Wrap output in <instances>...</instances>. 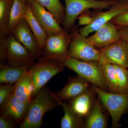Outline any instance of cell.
I'll use <instances>...</instances> for the list:
<instances>
[{
    "label": "cell",
    "instance_id": "obj_23",
    "mask_svg": "<svg viewBox=\"0 0 128 128\" xmlns=\"http://www.w3.org/2000/svg\"><path fill=\"white\" fill-rule=\"evenodd\" d=\"M44 6L50 12L60 24L64 23L66 8L60 0H34Z\"/></svg>",
    "mask_w": 128,
    "mask_h": 128
},
{
    "label": "cell",
    "instance_id": "obj_15",
    "mask_svg": "<svg viewBox=\"0 0 128 128\" xmlns=\"http://www.w3.org/2000/svg\"><path fill=\"white\" fill-rule=\"evenodd\" d=\"M98 98L97 94L92 86L69 103L76 114L85 119L94 107Z\"/></svg>",
    "mask_w": 128,
    "mask_h": 128
},
{
    "label": "cell",
    "instance_id": "obj_25",
    "mask_svg": "<svg viewBox=\"0 0 128 128\" xmlns=\"http://www.w3.org/2000/svg\"><path fill=\"white\" fill-rule=\"evenodd\" d=\"M27 1V0H14L9 20L10 34L14 28L24 18Z\"/></svg>",
    "mask_w": 128,
    "mask_h": 128
},
{
    "label": "cell",
    "instance_id": "obj_5",
    "mask_svg": "<svg viewBox=\"0 0 128 128\" xmlns=\"http://www.w3.org/2000/svg\"><path fill=\"white\" fill-rule=\"evenodd\" d=\"M78 26L74 25L70 31L71 41L68 48V57L84 61L99 62L100 53L87 39L80 34Z\"/></svg>",
    "mask_w": 128,
    "mask_h": 128
},
{
    "label": "cell",
    "instance_id": "obj_9",
    "mask_svg": "<svg viewBox=\"0 0 128 128\" xmlns=\"http://www.w3.org/2000/svg\"><path fill=\"white\" fill-rule=\"evenodd\" d=\"M128 10V0H119L106 11L95 14L92 23L79 29V32L83 36L87 37L90 34L96 32L115 17Z\"/></svg>",
    "mask_w": 128,
    "mask_h": 128
},
{
    "label": "cell",
    "instance_id": "obj_19",
    "mask_svg": "<svg viewBox=\"0 0 128 128\" xmlns=\"http://www.w3.org/2000/svg\"><path fill=\"white\" fill-rule=\"evenodd\" d=\"M56 98L60 105L62 106L64 112V116L61 119L60 128H85L84 118L76 114L72 108L70 104L60 100L56 97Z\"/></svg>",
    "mask_w": 128,
    "mask_h": 128
},
{
    "label": "cell",
    "instance_id": "obj_7",
    "mask_svg": "<svg viewBox=\"0 0 128 128\" xmlns=\"http://www.w3.org/2000/svg\"><path fill=\"white\" fill-rule=\"evenodd\" d=\"M64 67L63 64L42 58L34 62L29 68L34 85L33 98L53 76L64 71Z\"/></svg>",
    "mask_w": 128,
    "mask_h": 128
},
{
    "label": "cell",
    "instance_id": "obj_28",
    "mask_svg": "<svg viewBox=\"0 0 128 128\" xmlns=\"http://www.w3.org/2000/svg\"><path fill=\"white\" fill-rule=\"evenodd\" d=\"M118 28L128 26V10L115 17L110 21Z\"/></svg>",
    "mask_w": 128,
    "mask_h": 128
},
{
    "label": "cell",
    "instance_id": "obj_11",
    "mask_svg": "<svg viewBox=\"0 0 128 128\" xmlns=\"http://www.w3.org/2000/svg\"><path fill=\"white\" fill-rule=\"evenodd\" d=\"M11 33L27 49L34 60H38L41 58L42 50L24 18L14 28Z\"/></svg>",
    "mask_w": 128,
    "mask_h": 128
},
{
    "label": "cell",
    "instance_id": "obj_18",
    "mask_svg": "<svg viewBox=\"0 0 128 128\" xmlns=\"http://www.w3.org/2000/svg\"><path fill=\"white\" fill-rule=\"evenodd\" d=\"M104 108L98 98L94 107L85 118V128H108L107 118L104 112Z\"/></svg>",
    "mask_w": 128,
    "mask_h": 128
},
{
    "label": "cell",
    "instance_id": "obj_6",
    "mask_svg": "<svg viewBox=\"0 0 128 128\" xmlns=\"http://www.w3.org/2000/svg\"><path fill=\"white\" fill-rule=\"evenodd\" d=\"M71 35L65 31L49 35L42 48V57L63 64L68 57V48L71 41Z\"/></svg>",
    "mask_w": 128,
    "mask_h": 128
},
{
    "label": "cell",
    "instance_id": "obj_21",
    "mask_svg": "<svg viewBox=\"0 0 128 128\" xmlns=\"http://www.w3.org/2000/svg\"><path fill=\"white\" fill-rule=\"evenodd\" d=\"M29 68L15 67L8 64L0 66V83L15 84Z\"/></svg>",
    "mask_w": 128,
    "mask_h": 128
},
{
    "label": "cell",
    "instance_id": "obj_1",
    "mask_svg": "<svg viewBox=\"0 0 128 128\" xmlns=\"http://www.w3.org/2000/svg\"><path fill=\"white\" fill-rule=\"evenodd\" d=\"M30 102L27 114L20 128H39L44 124L43 118L47 112L58 107L60 104L48 86L37 92Z\"/></svg>",
    "mask_w": 128,
    "mask_h": 128
},
{
    "label": "cell",
    "instance_id": "obj_30",
    "mask_svg": "<svg viewBox=\"0 0 128 128\" xmlns=\"http://www.w3.org/2000/svg\"><path fill=\"white\" fill-rule=\"evenodd\" d=\"M94 18V15H92L89 10L86 11L78 16V26H87L92 23Z\"/></svg>",
    "mask_w": 128,
    "mask_h": 128
},
{
    "label": "cell",
    "instance_id": "obj_29",
    "mask_svg": "<svg viewBox=\"0 0 128 128\" xmlns=\"http://www.w3.org/2000/svg\"><path fill=\"white\" fill-rule=\"evenodd\" d=\"M7 36L0 34V66L5 64L4 61L6 60Z\"/></svg>",
    "mask_w": 128,
    "mask_h": 128
},
{
    "label": "cell",
    "instance_id": "obj_16",
    "mask_svg": "<svg viewBox=\"0 0 128 128\" xmlns=\"http://www.w3.org/2000/svg\"><path fill=\"white\" fill-rule=\"evenodd\" d=\"M30 102H20L13 93L0 108L1 114L10 118L20 125L27 114Z\"/></svg>",
    "mask_w": 128,
    "mask_h": 128
},
{
    "label": "cell",
    "instance_id": "obj_10",
    "mask_svg": "<svg viewBox=\"0 0 128 128\" xmlns=\"http://www.w3.org/2000/svg\"><path fill=\"white\" fill-rule=\"evenodd\" d=\"M99 50L100 63L107 62L128 69V45L121 39L118 42Z\"/></svg>",
    "mask_w": 128,
    "mask_h": 128
},
{
    "label": "cell",
    "instance_id": "obj_32",
    "mask_svg": "<svg viewBox=\"0 0 128 128\" xmlns=\"http://www.w3.org/2000/svg\"><path fill=\"white\" fill-rule=\"evenodd\" d=\"M118 31L121 38L126 41L128 45V26L119 28Z\"/></svg>",
    "mask_w": 128,
    "mask_h": 128
},
{
    "label": "cell",
    "instance_id": "obj_13",
    "mask_svg": "<svg viewBox=\"0 0 128 128\" xmlns=\"http://www.w3.org/2000/svg\"><path fill=\"white\" fill-rule=\"evenodd\" d=\"M92 86L89 82L78 75L69 78L68 82L59 91L53 92L59 100L69 103L91 88Z\"/></svg>",
    "mask_w": 128,
    "mask_h": 128
},
{
    "label": "cell",
    "instance_id": "obj_22",
    "mask_svg": "<svg viewBox=\"0 0 128 128\" xmlns=\"http://www.w3.org/2000/svg\"><path fill=\"white\" fill-rule=\"evenodd\" d=\"M14 0H0V34H10L9 22Z\"/></svg>",
    "mask_w": 128,
    "mask_h": 128
},
{
    "label": "cell",
    "instance_id": "obj_2",
    "mask_svg": "<svg viewBox=\"0 0 128 128\" xmlns=\"http://www.w3.org/2000/svg\"><path fill=\"white\" fill-rule=\"evenodd\" d=\"M63 65L92 84L103 90L109 92L104 78L102 65L100 62L96 61H82L76 58L68 57Z\"/></svg>",
    "mask_w": 128,
    "mask_h": 128
},
{
    "label": "cell",
    "instance_id": "obj_31",
    "mask_svg": "<svg viewBox=\"0 0 128 128\" xmlns=\"http://www.w3.org/2000/svg\"><path fill=\"white\" fill-rule=\"evenodd\" d=\"M16 128V122L7 116L1 114L0 116V128Z\"/></svg>",
    "mask_w": 128,
    "mask_h": 128
},
{
    "label": "cell",
    "instance_id": "obj_27",
    "mask_svg": "<svg viewBox=\"0 0 128 128\" xmlns=\"http://www.w3.org/2000/svg\"><path fill=\"white\" fill-rule=\"evenodd\" d=\"M15 84H2L0 86V107H2L14 93Z\"/></svg>",
    "mask_w": 128,
    "mask_h": 128
},
{
    "label": "cell",
    "instance_id": "obj_20",
    "mask_svg": "<svg viewBox=\"0 0 128 128\" xmlns=\"http://www.w3.org/2000/svg\"><path fill=\"white\" fill-rule=\"evenodd\" d=\"M24 18L33 32L40 47L42 50L48 35L32 12L28 0L26 5Z\"/></svg>",
    "mask_w": 128,
    "mask_h": 128
},
{
    "label": "cell",
    "instance_id": "obj_14",
    "mask_svg": "<svg viewBox=\"0 0 128 128\" xmlns=\"http://www.w3.org/2000/svg\"><path fill=\"white\" fill-rule=\"evenodd\" d=\"M87 39L96 48L100 49L118 42L121 38L116 26L109 22Z\"/></svg>",
    "mask_w": 128,
    "mask_h": 128
},
{
    "label": "cell",
    "instance_id": "obj_3",
    "mask_svg": "<svg viewBox=\"0 0 128 128\" xmlns=\"http://www.w3.org/2000/svg\"><path fill=\"white\" fill-rule=\"evenodd\" d=\"M66 12L63 25L69 32L75 25L76 19L82 12L90 9H109L119 0H64Z\"/></svg>",
    "mask_w": 128,
    "mask_h": 128
},
{
    "label": "cell",
    "instance_id": "obj_26",
    "mask_svg": "<svg viewBox=\"0 0 128 128\" xmlns=\"http://www.w3.org/2000/svg\"><path fill=\"white\" fill-rule=\"evenodd\" d=\"M116 70L118 93L128 94V69L114 65Z\"/></svg>",
    "mask_w": 128,
    "mask_h": 128
},
{
    "label": "cell",
    "instance_id": "obj_33",
    "mask_svg": "<svg viewBox=\"0 0 128 128\" xmlns=\"http://www.w3.org/2000/svg\"></svg>",
    "mask_w": 128,
    "mask_h": 128
},
{
    "label": "cell",
    "instance_id": "obj_4",
    "mask_svg": "<svg viewBox=\"0 0 128 128\" xmlns=\"http://www.w3.org/2000/svg\"><path fill=\"white\" fill-rule=\"evenodd\" d=\"M102 104L111 116L112 128L119 127V122L124 114L128 112V94L108 92L92 84Z\"/></svg>",
    "mask_w": 128,
    "mask_h": 128
},
{
    "label": "cell",
    "instance_id": "obj_17",
    "mask_svg": "<svg viewBox=\"0 0 128 128\" xmlns=\"http://www.w3.org/2000/svg\"><path fill=\"white\" fill-rule=\"evenodd\" d=\"M34 92L32 73L28 69L15 84L14 94L20 102H30L32 99Z\"/></svg>",
    "mask_w": 128,
    "mask_h": 128
},
{
    "label": "cell",
    "instance_id": "obj_8",
    "mask_svg": "<svg viewBox=\"0 0 128 128\" xmlns=\"http://www.w3.org/2000/svg\"><path fill=\"white\" fill-rule=\"evenodd\" d=\"M6 59L13 67L30 68L34 63L30 52L11 33L7 36Z\"/></svg>",
    "mask_w": 128,
    "mask_h": 128
},
{
    "label": "cell",
    "instance_id": "obj_12",
    "mask_svg": "<svg viewBox=\"0 0 128 128\" xmlns=\"http://www.w3.org/2000/svg\"><path fill=\"white\" fill-rule=\"evenodd\" d=\"M32 12L48 36L64 32L65 30L51 12L34 0H27Z\"/></svg>",
    "mask_w": 128,
    "mask_h": 128
},
{
    "label": "cell",
    "instance_id": "obj_24",
    "mask_svg": "<svg viewBox=\"0 0 128 128\" xmlns=\"http://www.w3.org/2000/svg\"><path fill=\"white\" fill-rule=\"evenodd\" d=\"M101 63L102 65L104 78L109 92L118 93L117 72L114 65L107 62Z\"/></svg>",
    "mask_w": 128,
    "mask_h": 128
}]
</instances>
